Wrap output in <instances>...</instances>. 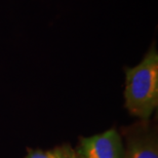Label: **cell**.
Segmentation results:
<instances>
[{"instance_id": "cell-2", "label": "cell", "mask_w": 158, "mask_h": 158, "mask_svg": "<svg viewBox=\"0 0 158 158\" xmlns=\"http://www.w3.org/2000/svg\"><path fill=\"white\" fill-rule=\"evenodd\" d=\"M121 137L124 158H158V129L151 119L122 127Z\"/></svg>"}, {"instance_id": "cell-1", "label": "cell", "mask_w": 158, "mask_h": 158, "mask_svg": "<svg viewBox=\"0 0 158 158\" xmlns=\"http://www.w3.org/2000/svg\"><path fill=\"white\" fill-rule=\"evenodd\" d=\"M124 107L139 120H149L158 106V52L155 43L135 67L125 69Z\"/></svg>"}, {"instance_id": "cell-4", "label": "cell", "mask_w": 158, "mask_h": 158, "mask_svg": "<svg viewBox=\"0 0 158 158\" xmlns=\"http://www.w3.org/2000/svg\"><path fill=\"white\" fill-rule=\"evenodd\" d=\"M24 158H77L75 149L69 144H63L52 149H28Z\"/></svg>"}, {"instance_id": "cell-3", "label": "cell", "mask_w": 158, "mask_h": 158, "mask_svg": "<svg viewBox=\"0 0 158 158\" xmlns=\"http://www.w3.org/2000/svg\"><path fill=\"white\" fill-rule=\"evenodd\" d=\"M75 153L77 158H124L122 137L115 127L91 137H82Z\"/></svg>"}]
</instances>
